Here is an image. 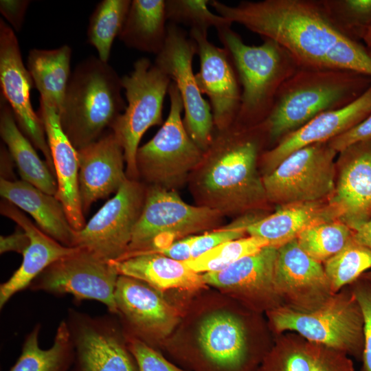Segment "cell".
<instances>
[{
    "mask_svg": "<svg viewBox=\"0 0 371 371\" xmlns=\"http://www.w3.org/2000/svg\"><path fill=\"white\" fill-rule=\"evenodd\" d=\"M260 315L239 303L209 310L197 319L193 340L170 353L191 371H258L273 343Z\"/></svg>",
    "mask_w": 371,
    "mask_h": 371,
    "instance_id": "3957f363",
    "label": "cell"
},
{
    "mask_svg": "<svg viewBox=\"0 0 371 371\" xmlns=\"http://www.w3.org/2000/svg\"><path fill=\"white\" fill-rule=\"evenodd\" d=\"M371 111V86L351 104L336 110L324 112L299 129L289 134L274 147L265 150L260 163L262 176L272 172L292 153L303 147L331 139L346 132Z\"/></svg>",
    "mask_w": 371,
    "mask_h": 371,
    "instance_id": "603a6c76",
    "label": "cell"
},
{
    "mask_svg": "<svg viewBox=\"0 0 371 371\" xmlns=\"http://www.w3.org/2000/svg\"><path fill=\"white\" fill-rule=\"evenodd\" d=\"M265 216L264 211L249 212L238 216L227 225L200 235L182 238L181 242L188 260L198 258L222 243L245 237L248 227Z\"/></svg>",
    "mask_w": 371,
    "mask_h": 371,
    "instance_id": "f35d334b",
    "label": "cell"
},
{
    "mask_svg": "<svg viewBox=\"0 0 371 371\" xmlns=\"http://www.w3.org/2000/svg\"><path fill=\"white\" fill-rule=\"evenodd\" d=\"M277 249L267 246L223 270L203 273V281L247 309L266 313L282 306L273 283Z\"/></svg>",
    "mask_w": 371,
    "mask_h": 371,
    "instance_id": "ac0fdd59",
    "label": "cell"
},
{
    "mask_svg": "<svg viewBox=\"0 0 371 371\" xmlns=\"http://www.w3.org/2000/svg\"><path fill=\"white\" fill-rule=\"evenodd\" d=\"M353 238L357 243L371 249V217L358 229L353 231Z\"/></svg>",
    "mask_w": 371,
    "mask_h": 371,
    "instance_id": "7dc6e473",
    "label": "cell"
},
{
    "mask_svg": "<svg viewBox=\"0 0 371 371\" xmlns=\"http://www.w3.org/2000/svg\"><path fill=\"white\" fill-rule=\"evenodd\" d=\"M337 154L328 142L290 154L272 172L262 176L269 203L281 206L328 199L335 188Z\"/></svg>",
    "mask_w": 371,
    "mask_h": 371,
    "instance_id": "8fae6325",
    "label": "cell"
},
{
    "mask_svg": "<svg viewBox=\"0 0 371 371\" xmlns=\"http://www.w3.org/2000/svg\"><path fill=\"white\" fill-rule=\"evenodd\" d=\"M71 48L67 45L52 49H32L27 69L40 98L61 109L71 77Z\"/></svg>",
    "mask_w": 371,
    "mask_h": 371,
    "instance_id": "4dcf8cb0",
    "label": "cell"
},
{
    "mask_svg": "<svg viewBox=\"0 0 371 371\" xmlns=\"http://www.w3.org/2000/svg\"><path fill=\"white\" fill-rule=\"evenodd\" d=\"M369 56L371 57V43L368 46L366 47Z\"/></svg>",
    "mask_w": 371,
    "mask_h": 371,
    "instance_id": "c3c4849f",
    "label": "cell"
},
{
    "mask_svg": "<svg viewBox=\"0 0 371 371\" xmlns=\"http://www.w3.org/2000/svg\"><path fill=\"white\" fill-rule=\"evenodd\" d=\"M122 89V78L98 57L76 65L59 112L62 129L76 150L99 139L124 111Z\"/></svg>",
    "mask_w": 371,
    "mask_h": 371,
    "instance_id": "5b68a950",
    "label": "cell"
},
{
    "mask_svg": "<svg viewBox=\"0 0 371 371\" xmlns=\"http://www.w3.org/2000/svg\"><path fill=\"white\" fill-rule=\"evenodd\" d=\"M41 324H37L25 336L21 355L8 371H70L74 350L65 319L56 332L54 342L48 349L38 344Z\"/></svg>",
    "mask_w": 371,
    "mask_h": 371,
    "instance_id": "1f68e13d",
    "label": "cell"
},
{
    "mask_svg": "<svg viewBox=\"0 0 371 371\" xmlns=\"http://www.w3.org/2000/svg\"><path fill=\"white\" fill-rule=\"evenodd\" d=\"M115 315L124 333L157 350L181 320L179 309L146 283L119 276L115 291Z\"/></svg>",
    "mask_w": 371,
    "mask_h": 371,
    "instance_id": "2e32d148",
    "label": "cell"
},
{
    "mask_svg": "<svg viewBox=\"0 0 371 371\" xmlns=\"http://www.w3.org/2000/svg\"><path fill=\"white\" fill-rule=\"evenodd\" d=\"M265 146L267 139L261 124L247 127L234 122L225 129H215L188 180L196 205L224 216L265 211L269 201L258 169Z\"/></svg>",
    "mask_w": 371,
    "mask_h": 371,
    "instance_id": "7a4b0ae2",
    "label": "cell"
},
{
    "mask_svg": "<svg viewBox=\"0 0 371 371\" xmlns=\"http://www.w3.org/2000/svg\"><path fill=\"white\" fill-rule=\"evenodd\" d=\"M0 85L1 94L9 104L19 128L33 146L42 152L45 162L55 175L43 123L31 103L33 80L24 66L13 29L2 19L0 20Z\"/></svg>",
    "mask_w": 371,
    "mask_h": 371,
    "instance_id": "e0dca14e",
    "label": "cell"
},
{
    "mask_svg": "<svg viewBox=\"0 0 371 371\" xmlns=\"http://www.w3.org/2000/svg\"><path fill=\"white\" fill-rule=\"evenodd\" d=\"M0 194L3 199L31 215L46 234L65 246L74 247L76 230L55 196L21 179L3 178L0 179Z\"/></svg>",
    "mask_w": 371,
    "mask_h": 371,
    "instance_id": "484cf974",
    "label": "cell"
},
{
    "mask_svg": "<svg viewBox=\"0 0 371 371\" xmlns=\"http://www.w3.org/2000/svg\"><path fill=\"white\" fill-rule=\"evenodd\" d=\"M208 0H166V12L168 23L183 24L190 30L203 32L214 27L216 31L231 27L232 23L208 8Z\"/></svg>",
    "mask_w": 371,
    "mask_h": 371,
    "instance_id": "ab89813d",
    "label": "cell"
},
{
    "mask_svg": "<svg viewBox=\"0 0 371 371\" xmlns=\"http://www.w3.org/2000/svg\"><path fill=\"white\" fill-rule=\"evenodd\" d=\"M371 139V111L360 123L328 142L337 153L357 142Z\"/></svg>",
    "mask_w": 371,
    "mask_h": 371,
    "instance_id": "ee69618b",
    "label": "cell"
},
{
    "mask_svg": "<svg viewBox=\"0 0 371 371\" xmlns=\"http://www.w3.org/2000/svg\"><path fill=\"white\" fill-rule=\"evenodd\" d=\"M0 212L22 228L30 238V244L22 254L20 267L0 286V308L16 293L28 289L31 282L48 266L69 256L78 247L65 246L43 232L19 208L3 199Z\"/></svg>",
    "mask_w": 371,
    "mask_h": 371,
    "instance_id": "d4e9b609",
    "label": "cell"
},
{
    "mask_svg": "<svg viewBox=\"0 0 371 371\" xmlns=\"http://www.w3.org/2000/svg\"><path fill=\"white\" fill-rule=\"evenodd\" d=\"M370 86L371 76L359 72L300 67L281 86L270 113L260 123L267 146L274 147L324 112L351 104Z\"/></svg>",
    "mask_w": 371,
    "mask_h": 371,
    "instance_id": "277c9868",
    "label": "cell"
},
{
    "mask_svg": "<svg viewBox=\"0 0 371 371\" xmlns=\"http://www.w3.org/2000/svg\"><path fill=\"white\" fill-rule=\"evenodd\" d=\"M349 286L360 305L364 319L361 371H371V272L362 274Z\"/></svg>",
    "mask_w": 371,
    "mask_h": 371,
    "instance_id": "60d3db41",
    "label": "cell"
},
{
    "mask_svg": "<svg viewBox=\"0 0 371 371\" xmlns=\"http://www.w3.org/2000/svg\"><path fill=\"white\" fill-rule=\"evenodd\" d=\"M267 246L269 243L265 240L248 236L222 243L198 258L184 262L198 273L216 272L225 269L237 260Z\"/></svg>",
    "mask_w": 371,
    "mask_h": 371,
    "instance_id": "74e56055",
    "label": "cell"
},
{
    "mask_svg": "<svg viewBox=\"0 0 371 371\" xmlns=\"http://www.w3.org/2000/svg\"><path fill=\"white\" fill-rule=\"evenodd\" d=\"M196 54V43L190 35L179 25L168 23L166 42L154 65L176 85L183 104L186 129L205 151L215 127L210 103L203 98L193 72L192 60Z\"/></svg>",
    "mask_w": 371,
    "mask_h": 371,
    "instance_id": "4fadbf2b",
    "label": "cell"
},
{
    "mask_svg": "<svg viewBox=\"0 0 371 371\" xmlns=\"http://www.w3.org/2000/svg\"><path fill=\"white\" fill-rule=\"evenodd\" d=\"M29 0H1L0 12L13 29L21 30L26 11L30 4Z\"/></svg>",
    "mask_w": 371,
    "mask_h": 371,
    "instance_id": "f6af8a7d",
    "label": "cell"
},
{
    "mask_svg": "<svg viewBox=\"0 0 371 371\" xmlns=\"http://www.w3.org/2000/svg\"><path fill=\"white\" fill-rule=\"evenodd\" d=\"M146 188L139 180L127 179L85 227L76 231L74 247L107 262L122 258L142 212Z\"/></svg>",
    "mask_w": 371,
    "mask_h": 371,
    "instance_id": "7c38bea8",
    "label": "cell"
},
{
    "mask_svg": "<svg viewBox=\"0 0 371 371\" xmlns=\"http://www.w3.org/2000/svg\"><path fill=\"white\" fill-rule=\"evenodd\" d=\"M311 344L299 334L282 333L263 358L258 371H309Z\"/></svg>",
    "mask_w": 371,
    "mask_h": 371,
    "instance_id": "d590c367",
    "label": "cell"
},
{
    "mask_svg": "<svg viewBox=\"0 0 371 371\" xmlns=\"http://www.w3.org/2000/svg\"><path fill=\"white\" fill-rule=\"evenodd\" d=\"M0 135L17 166L21 180L56 196L58 185L55 175L47 163L40 159L35 147L19 128L9 104L1 94Z\"/></svg>",
    "mask_w": 371,
    "mask_h": 371,
    "instance_id": "f1b7e54d",
    "label": "cell"
},
{
    "mask_svg": "<svg viewBox=\"0 0 371 371\" xmlns=\"http://www.w3.org/2000/svg\"><path fill=\"white\" fill-rule=\"evenodd\" d=\"M217 34L231 56L241 87L235 122L247 127L260 124L270 113L281 86L300 66L286 49L271 39L249 45L231 27Z\"/></svg>",
    "mask_w": 371,
    "mask_h": 371,
    "instance_id": "8992f818",
    "label": "cell"
},
{
    "mask_svg": "<svg viewBox=\"0 0 371 371\" xmlns=\"http://www.w3.org/2000/svg\"><path fill=\"white\" fill-rule=\"evenodd\" d=\"M330 23L354 41L371 43V0H318Z\"/></svg>",
    "mask_w": 371,
    "mask_h": 371,
    "instance_id": "836d02e7",
    "label": "cell"
},
{
    "mask_svg": "<svg viewBox=\"0 0 371 371\" xmlns=\"http://www.w3.org/2000/svg\"><path fill=\"white\" fill-rule=\"evenodd\" d=\"M29 244L27 234L19 227L12 234L0 236V253L14 251L22 254Z\"/></svg>",
    "mask_w": 371,
    "mask_h": 371,
    "instance_id": "bcb514c9",
    "label": "cell"
},
{
    "mask_svg": "<svg viewBox=\"0 0 371 371\" xmlns=\"http://www.w3.org/2000/svg\"><path fill=\"white\" fill-rule=\"evenodd\" d=\"M266 315L275 336L286 331L295 332L310 342L341 350L361 361L364 319L349 285L313 311L300 313L281 306L267 312Z\"/></svg>",
    "mask_w": 371,
    "mask_h": 371,
    "instance_id": "52a82bcc",
    "label": "cell"
},
{
    "mask_svg": "<svg viewBox=\"0 0 371 371\" xmlns=\"http://www.w3.org/2000/svg\"><path fill=\"white\" fill-rule=\"evenodd\" d=\"M334 293L355 282L371 268V249L354 238L337 254L323 264Z\"/></svg>",
    "mask_w": 371,
    "mask_h": 371,
    "instance_id": "8d00e7d4",
    "label": "cell"
},
{
    "mask_svg": "<svg viewBox=\"0 0 371 371\" xmlns=\"http://www.w3.org/2000/svg\"><path fill=\"white\" fill-rule=\"evenodd\" d=\"M311 344L309 371H355L353 362L346 353L322 344Z\"/></svg>",
    "mask_w": 371,
    "mask_h": 371,
    "instance_id": "7bdbcfd3",
    "label": "cell"
},
{
    "mask_svg": "<svg viewBox=\"0 0 371 371\" xmlns=\"http://www.w3.org/2000/svg\"><path fill=\"white\" fill-rule=\"evenodd\" d=\"M224 217L216 210L186 203L177 190L147 186L142 212L128 250L120 259L155 251L193 234L218 228Z\"/></svg>",
    "mask_w": 371,
    "mask_h": 371,
    "instance_id": "ba28073f",
    "label": "cell"
},
{
    "mask_svg": "<svg viewBox=\"0 0 371 371\" xmlns=\"http://www.w3.org/2000/svg\"><path fill=\"white\" fill-rule=\"evenodd\" d=\"M218 14L286 49L300 67L349 70L371 76L366 46L342 34L318 0L244 1L235 6L212 0Z\"/></svg>",
    "mask_w": 371,
    "mask_h": 371,
    "instance_id": "6da1fadb",
    "label": "cell"
},
{
    "mask_svg": "<svg viewBox=\"0 0 371 371\" xmlns=\"http://www.w3.org/2000/svg\"><path fill=\"white\" fill-rule=\"evenodd\" d=\"M353 231L339 220L317 223L296 238L300 248L312 259L324 264L340 251L352 238Z\"/></svg>",
    "mask_w": 371,
    "mask_h": 371,
    "instance_id": "e575fe53",
    "label": "cell"
},
{
    "mask_svg": "<svg viewBox=\"0 0 371 371\" xmlns=\"http://www.w3.org/2000/svg\"><path fill=\"white\" fill-rule=\"evenodd\" d=\"M166 0H133L119 35L128 48L155 54L167 36Z\"/></svg>",
    "mask_w": 371,
    "mask_h": 371,
    "instance_id": "f546056e",
    "label": "cell"
},
{
    "mask_svg": "<svg viewBox=\"0 0 371 371\" xmlns=\"http://www.w3.org/2000/svg\"><path fill=\"white\" fill-rule=\"evenodd\" d=\"M118 274L141 280L164 293L170 290L194 293L207 289L203 276L184 262L158 253H143L111 261Z\"/></svg>",
    "mask_w": 371,
    "mask_h": 371,
    "instance_id": "4316f807",
    "label": "cell"
},
{
    "mask_svg": "<svg viewBox=\"0 0 371 371\" xmlns=\"http://www.w3.org/2000/svg\"><path fill=\"white\" fill-rule=\"evenodd\" d=\"M168 94L170 111L154 137L139 146L136 155L139 181L177 190L188 182L203 153L192 139L184 126L183 104L176 85L171 82Z\"/></svg>",
    "mask_w": 371,
    "mask_h": 371,
    "instance_id": "9c48e42d",
    "label": "cell"
},
{
    "mask_svg": "<svg viewBox=\"0 0 371 371\" xmlns=\"http://www.w3.org/2000/svg\"><path fill=\"white\" fill-rule=\"evenodd\" d=\"M77 155L79 194L85 214L94 202L115 194L128 177L122 146L111 130L77 150Z\"/></svg>",
    "mask_w": 371,
    "mask_h": 371,
    "instance_id": "7402d4cb",
    "label": "cell"
},
{
    "mask_svg": "<svg viewBox=\"0 0 371 371\" xmlns=\"http://www.w3.org/2000/svg\"><path fill=\"white\" fill-rule=\"evenodd\" d=\"M131 4V0H102L90 16L88 42L104 62L108 63L113 41L122 30Z\"/></svg>",
    "mask_w": 371,
    "mask_h": 371,
    "instance_id": "d6a6232c",
    "label": "cell"
},
{
    "mask_svg": "<svg viewBox=\"0 0 371 371\" xmlns=\"http://www.w3.org/2000/svg\"><path fill=\"white\" fill-rule=\"evenodd\" d=\"M126 337L128 347L136 360L139 371H191L176 366L159 351L141 340L126 335Z\"/></svg>",
    "mask_w": 371,
    "mask_h": 371,
    "instance_id": "b9f144b4",
    "label": "cell"
},
{
    "mask_svg": "<svg viewBox=\"0 0 371 371\" xmlns=\"http://www.w3.org/2000/svg\"><path fill=\"white\" fill-rule=\"evenodd\" d=\"M338 220L328 199L281 205L273 214L250 225L249 236L260 237L278 249L296 239L305 229L319 223Z\"/></svg>",
    "mask_w": 371,
    "mask_h": 371,
    "instance_id": "83f0119b",
    "label": "cell"
},
{
    "mask_svg": "<svg viewBox=\"0 0 371 371\" xmlns=\"http://www.w3.org/2000/svg\"><path fill=\"white\" fill-rule=\"evenodd\" d=\"M65 320L74 350L70 371H139L116 315L92 316L70 308Z\"/></svg>",
    "mask_w": 371,
    "mask_h": 371,
    "instance_id": "5bb4252c",
    "label": "cell"
},
{
    "mask_svg": "<svg viewBox=\"0 0 371 371\" xmlns=\"http://www.w3.org/2000/svg\"><path fill=\"white\" fill-rule=\"evenodd\" d=\"M273 283L282 306L300 313L320 308L335 294L323 265L308 256L296 239L277 249Z\"/></svg>",
    "mask_w": 371,
    "mask_h": 371,
    "instance_id": "d6986e66",
    "label": "cell"
},
{
    "mask_svg": "<svg viewBox=\"0 0 371 371\" xmlns=\"http://www.w3.org/2000/svg\"><path fill=\"white\" fill-rule=\"evenodd\" d=\"M119 276L111 262L79 248L48 266L28 289L58 296L70 294L78 302L97 300L115 315V291Z\"/></svg>",
    "mask_w": 371,
    "mask_h": 371,
    "instance_id": "9a60e30c",
    "label": "cell"
},
{
    "mask_svg": "<svg viewBox=\"0 0 371 371\" xmlns=\"http://www.w3.org/2000/svg\"><path fill=\"white\" fill-rule=\"evenodd\" d=\"M171 82L145 57L137 60L133 71L122 78L127 105L111 130L122 146L129 179L139 180L136 155L142 136L151 126L163 124L164 101Z\"/></svg>",
    "mask_w": 371,
    "mask_h": 371,
    "instance_id": "30bf717a",
    "label": "cell"
},
{
    "mask_svg": "<svg viewBox=\"0 0 371 371\" xmlns=\"http://www.w3.org/2000/svg\"><path fill=\"white\" fill-rule=\"evenodd\" d=\"M335 188L328 199L337 219L356 230L371 217V139L339 152Z\"/></svg>",
    "mask_w": 371,
    "mask_h": 371,
    "instance_id": "44dd1931",
    "label": "cell"
},
{
    "mask_svg": "<svg viewBox=\"0 0 371 371\" xmlns=\"http://www.w3.org/2000/svg\"><path fill=\"white\" fill-rule=\"evenodd\" d=\"M189 35L196 43L199 56L197 85L209 98L215 129H225L235 122L240 105L241 87L236 68L227 50L212 43L207 32L190 30Z\"/></svg>",
    "mask_w": 371,
    "mask_h": 371,
    "instance_id": "ffe728a7",
    "label": "cell"
},
{
    "mask_svg": "<svg viewBox=\"0 0 371 371\" xmlns=\"http://www.w3.org/2000/svg\"><path fill=\"white\" fill-rule=\"evenodd\" d=\"M37 113L43 123L53 159L58 185L55 196L62 203L71 227L80 231L87 223L79 194L77 150L62 129L56 107L40 98Z\"/></svg>",
    "mask_w": 371,
    "mask_h": 371,
    "instance_id": "cb8c5ba5",
    "label": "cell"
}]
</instances>
